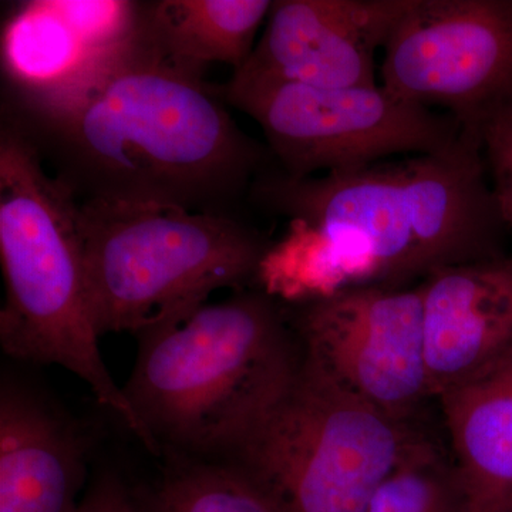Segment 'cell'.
<instances>
[{
	"label": "cell",
	"mask_w": 512,
	"mask_h": 512,
	"mask_svg": "<svg viewBox=\"0 0 512 512\" xmlns=\"http://www.w3.org/2000/svg\"><path fill=\"white\" fill-rule=\"evenodd\" d=\"M221 86L138 39L89 89L49 109L2 107L77 200L245 215L274 158L245 133Z\"/></svg>",
	"instance_id": "1"
},
{
	"label": "cell",
	"mask_w": 512,
	"mask_h": 512,
	"mask_svg": "<svg viewBox=\"0 0 512 512\" xmlns=\"http://www.w3.org/2000/svg\"><path fill=\"white\" fill-rule=\"evenodd\" d=\"M248 207L319 242L355 288H409L447 266L504 255L508 231L481 141L464 130L439 153L353 173L293 178L274 163L252 184Z\"/></svg>",
	"instance_id": "2"
},
{
	"label": "cell",
	"mask_w": 512,
	"mask_h": 512,
	"mask_svg": "<svg viewBox=\"0 0 512 512\" xmlns=\"http://www.w3.org/2000/svg\"><path fill=\"white\" fill-rule=\"evenodd\" d=\"M136 338L121 387L151 453L171 460L231 458L303 366L288 306L258 286Z\"/></svg>",
	"instance_id": "3"
},
{
	"label": "cell",
	"mask_w": 512,
	"mask_h": 512,
	"mask_svg": "<svg viewBox=\"0 0 512 512\" xmlns=\"http://www.w3.org/2000/svg\"><path fill=\"white\" fill-rule=\"evenodd\" d=\"M80 201L50 174L32 138L0 113V346L19 362L59 366L150 451L146 431L100 350L84 269Z\"/></svg>",
	"instance_id": "4"
},
{
	"label": "cell",
	"mask_w": 512,
	"mask_h": 512,
	"mask_svg": "<svg viewBox=\"0 0 512 512\" xmlns=\"http://www.w3.org/2000/svg\"><path fill=\"white\" fill-rule=\"evenodd\" d=\"M79 222L101 338L188 318L221 289L256 288L272 244L247 214L83 201Z\"/></svg>",
	"instance_id": "5"
},
{
	"label": "cell",
	"mask_w": 512,
	"mask_h": 512,
	"mask_svg": "<svg viewBox=\"0 0 512 512\" xmlns=\"http://www.w3.org/2000/svg\"><path fill=\"white\" fill-rule=\"evenodd\" d=\"M423 437L320 372L303 356L298 379L225 461L282 512H363Z\"/></svg>",
	"instance_id": "6"
},
{
	"label": "cell",
	"mask_w": 512,
	"mask_h": 512,
	"mask_svg": "<svg viewBox=\"0 0 512 512\" xmlns=\"http://www.w3.org/2000/svg\"><path fill=\"white\" fill-rule=\"evenodd\" d=\"M221 93L261 127L276 167L293 178L439 153L463 133L453 117L399 99L382 84L320 89L232 73Z\"/></svg>",
	"instance_id": "7"
},
{
	"label": "cell",
	"mask_w": 512,
	"mask_h": 512,
	"mask_svg": "<svg viewBox=\"0 0 512 512\" xmlns=\"http://www.w3.org/2000/svg\"><path fill=\"white\" fill-rule=\"evenodd\" d=\"M380 79L480 140L512 106V0H410L384 46Z\"/></svg>",
	"instance_id": "8"
},
{
	"label": "cell",
	"mask_w": 512,
	"mask_h": 512,
	"mask_svg": "<svg viewBox=\"0 0 512 512\" xmlns=\"http://www.w3.org/2000/svg\"><path fill=\"white\" fill-rule=\"evenodd\" d=\"M286 306L306 362L363 402L412 423L433 399L419 286H359Z\"/></svg>",
	"instance_id": "9"
},
{
	"label": "cell",
	"mask_w": 512,
	"mask_h": 512,
	"mask_svg": "<svg viewBox=\"0 0 512 512\" xmlns=\"http://www.w3.org/2000/svg\"><path fill=\"white\" fill-rule=\"evenodd\" d=\"M141 0H22L3 15L2 107L49 109L120 63L140 39Z\"/></svg>",
	"instance_id": "10"
},
{
	"label": "cell",
	"mask_w": 512,
	"mask_h": 512,
	"mask_svg": "<svg viewBox=\"0 0 512 512\" xmlns=\"http://www.w3.org/2000/svg\"><path fill=\"white\" fill-rule=\"evenodd\" d=\"M410 0H272L245 76L320 89L376 86L383 50Z\"/></svg>",
	"instance_id": "11"
},
{
	"label": "cell",
	"mask_w": 512,
	"mask_h": 512,
	"mask_svg": "<svg viewBox=\"0 0 512 512\" xmlns=\"http://www.w3.org/2000/svg\"><path fill=\"white\" fill-rule=\"evenodd\" d=\"M419 288L427 375L437 399L512 349V256L447 266Z\"/></svg>",
	"instance_id": "12"
},
{
	"label": "cell",
	"mask_w": 512,
	"mask_h": 512,
	"mask_svg": "<svg viewBox=\"0 0 512 512\" xmlns=\"http://www.w3.org/2000/svg\"><path fill=\"white\" fill-rule=\"evenodd\" d=\"M87 440L39 394L3 382L0 512H74L83 497Z\"/></svg>",
	"instance_id": "13"
},
{
	"label": "cell",
	"mask_w": 512,
	"mask_h": 512,
	"mask_svg": "<svg viewBox=\"0 0 512 512\" xmlns=\"http://www.w3.org/2000/svg\"><path fill=\"white\" fill-rule=\"evenodd\" d=\"M437 400L466 512H512V349Z\"/></svg>",
	"instance_id": "14"
},
{
	"label": "cell",
	"mask_w": 512,
	"mask_h": 512,
	"mask_svg": "<svg viewBox=\"0 0 512 512\" xmlns=\"http://www.w3.org/2000/svg\"><path fill=\"white\" fill-rule=\"evenodd\" d=\"M272 0H143L140 35L158 56L204 77L210 64L242 69Z\"/></svg>",
	"instance_id": "15"
},
{
	"label": "cell",
	"mask_w": 512,
	"mask_h": 512,
	"mask_svg": "<svg viewBox=\"0 0 512 512\" xmlns=\"http://www.w3.org/2000/svg\"><path fill=\"white\" fill-rule=\"evenodd\" d=\"M144 512H282L271 497L231 461L171 460Z\"/></svg>",
	"instance_id": "16"
},
{
	"label": "cell",
	"mask_w": 512,
	"mask_h": 512,
	"mask_svg": "<svg viewBox=\"0 0 512 512\" xmlns=\"http://www.w3.org/2000/svg\"><path fill=\"white\" fill-rule=\"evenodd\" d=\"M363 512H466L451 457L421 437Z\"/></svg>",
	"instance_id": "17"
},
{
	"label": "cell",
	"mask_w": 512,
	"mask_h": 512,
	"mask_svg": "<svg viewBox=\"0 0 512 512\" xmlns=\"http://www.w3.org/2000/svg\"><path fill=\"white\" fill-rule=\"evenodd\" d=\"M480 141L495 200L512 231V106L483 128Z\"/></svg>",
	"instance_id": "18"
},
{
	"label": "cell",
	"mask_w": 512,
	"mask_h": 512,
	"mask_svg": "<svg viewBox=\"0 0 512 512\" xmlns=\"http://www.w3.org/2000/svg\"><path fill=\"white\" fill-rule=\"evenodd\" d=\"M74 512H144L141 500L113 473L100 474L87 485Z\"/></svg>",
	"instance_id": "19"
}]
</instances>
